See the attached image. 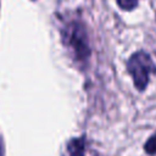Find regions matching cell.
Wrapping results in <instances>:
<instances>
[{
  "label": "cell",
  "mask_w": 156,
  "mask_h": 156,
  "mask_svg": "<svg viewBox=\"0 0 156 156\" xmlns=\"http://www.w3.org/2000/svg\"><path fill=\"white\" fill-rule=\"evenodd\" d=\"M84 138H76L67 144V156H84Z\"/></svg>",
  "instance_id": "3957f363"
},
{
  "label": "cell",
  "mask_w": 156,
  "mask_h": 156,
  "mask_svg": "<svg viewBox=\"0 0 156 156\" xmlns=\"http://www.w3.org/2000/svg\"><path fill=\"white\" fill-rule=\"evenodd\" d=\"M65 37L67 39L66 40L67 44L73 50L76 58L78 61H85L89 57L90 49H89V44H88L84 28L78 23H73L72 26L67 28Z\"/></svg>",
  "instance_id": "7a4b0ae2"
},
{
  "label": "cell",
  "mask_w": 156,
  "mask_h": 156,
  "mask_svg": "<svg viewBox=\"0 0 156 156\" xmlns=\"http://www.w3.org/2000/svg\"><path fill=\"white\" fill-rule=\"evenodd\" d=\"M0 151H1V149H0Z\"/></svg>",
  "instance_id": "8992f818"
},
{
  "label": "cell",
  "mask_w": 156,
  "mask_h": 156,
  "mask_svg": "<svg viewBox=\"0 0 156 156\" xmlns=\"http://www.w3.org/2000/svg\"><path fill=\"white\" fill-rule=\"evenodd\" d=\"M116 1H117L118 6L126 11H130V10L135 9L138 5V0H116Z\"/></svg>",
  "instance_id": "5b68a950"
},
{
  "label": "cell",
  "mask_w": 156,
  "mask_h": 156,
  "mask_svg": "<svg viewBox=\"0 0 156 156\" xmlns=\"http://www.w3.org/2000/svg\"><path fill=\"white\" fill-rule=\"evenodd\" d=\"M144 150L147 155H151V156L156 155V133L146 140V143L144 145Z\"/></svg>",
  "instance_id": "277c9868"
},
{
  "label": "cell",
  "mask_w": 156,
  "mask_h": 156,
  "mask_svg": "<svg viewBox=\"0 0 156 156\" xmlns=\"http://www.w3.org/2000/svg\"><path fill=\"white\" fill-rule=\"evenodd\" d=\"M127 69L139 91L145 90L147 87L150 73H156V66L151 56L145 51L134 52L127 61Z\"/></svg>",
  "instance_id": "6da1fadb"
}]
</instances>
